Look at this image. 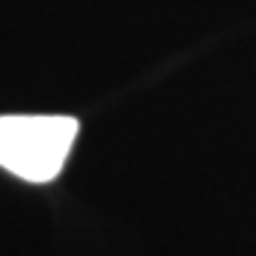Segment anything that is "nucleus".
Wrapping results in <instances>:
<instances>
[{
    "label": "nucleus",
    "mask_w": 256,
    "mask_h": 256,
    "mask_svg": "<svg viewBox=\"0 0 256 256\" xmlns=\"http://www.w3.org/2000/svg\"><path fill=\"white\" fill-rule=\"evenodd\" d=\"M77 120L63 114L0 117V168L26 182H52L77 140Z\"/></svg>",
    "instance_id": "f257e3e1"
}]
</instances>
